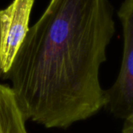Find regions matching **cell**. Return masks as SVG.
I'll return each instance as SVG.
<instances>
[{
	"mask_svg": "<svg viewBox=\"0 0 133 133\" xmlns=\"http://www.w3.org/2000/svg\"><path fill=\"white\" fill-rule=\"evenodd\" d=\"M35 0H13L0 10V58L5 75L12 65L29 31V21Z\"/></svg>",
	"mask_w": 133,
	"mask_h": 133,
	"instance_id": "obj_3",
	"label": "cell"
},
{
	"mask_svg": "<svg viewBox=\"0 0 133 133\" xmlns=\"http://www.w3.org/2000/svg\"><path fill=\"white\" fill-rule=\"evenodd\" d=\"M0 41H1V38H0ZM3 73L2 71V65H1V58H0V76H3Z\"/></svg>",
	"mask_w": 133,
	"mask_h": 133,
	"instance_id": "obj_6",
	"label": "cell"
},
{
	"mask_svg": "<svg viewBox=\"0 0 133 133\" xmlns=\"http://www.w3.org/2000/svg\"><path fill=\"white\" fill-rule=\"evenodd\" d=\"M123 133H133V113L124 119Z\"/></svg>",
	"mask_w": 133,
	"mask_h": 133,
	"instance_id": "obj_5",
	"label": "cell"
},
{
	"mask_svg": "<svg viewBox=\"0 0 133 133\" xmlns=\"http://www.w3.org/2000/svg\"><path fill=\"white\" fill-rule=\"evenodd\" d=\"M26 121L14 91L0 84V133H28Z\"/></svg>",
	"mask_w": 133,
	"mask_h": 133,
	"instance_id": "obj_4",
	"label": "cell"
},
{
	"mask_svg": "<svg viewBox=\"0 0 133 133\" xmlns=\"http://www.w3.org/2000/svg\"><path fill=\"white\" fill-rule=\"evenodd\" d=\"M124 38L123 57L118 76L107 94V107L118 118L133 113V0H124L117 11Z\"/></svg>",
	"mask_w": 133,
	"mask_h": 133,
	"instance_id": "obj_2",
	"label": "cell"
},
{
	"mask_svg": "<svg viewBox=\"0 0 133 133\" xmlns=\"http://www.w3.org/2000/svg\"><path fill=\"white\" fill-rule=\"evenodd\" d=\"M114 32L110 0H50L3 75L27 120L66 128L105 107L99 69Z\"/></svg>",
	"mask_w": 133,
	"mask_h": 133,
	"instance_id": "obj_1",
	"label": "cell"
}]
</instances>
